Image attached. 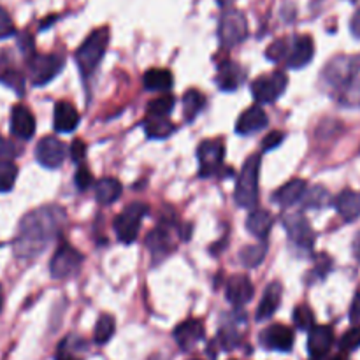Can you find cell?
I'll use <instances>...</instances> for the list:
<instances>
[{"label":"cell","mask_w":360,"mask_h":360,"mask_svg":"<svg viewBox=\"0 0 360 360\" xmlns=\"http://www.w3.org/2000/svg\"><path fill=\"white\" fill-rule=\"evenodd\" d=\"M334 206L345 221L357 220L360 217V192L343 190L334 200Z\"/></svg>","instance_id":"cell-23"},{"label":"cell","mask_w":360,"mask_h":360,"mask_svg":"<svg viewBox=\"0 0 360 360\" xmlns=\"http://www.w3.org/2000/svg\"><path fill=\"white\" fill-rule=\"evenodd\" d=\"M360 72V55L334 56L326 65L322 72V79L333 88H343L348 81L354 79Z\"/></svg>","instance_id":"cell-5"},{"label":"cell","mask_w":360,"mask_h":360,"mask_svg":"<svg viewBox=\"0 0 360 360\" xmlns=\"http://www.w3.org/2000/svg\"><path fill=\"white\" fill-rule=\"evenodd\" d=\"M109 35H111L109 27H101L91 32L86 37V41L77 48L76 62L84 77L90 76L97 69L98 63H101L102 56H104L105 49H108Z\"/></svg>","instance_id":"cell-2"},{"label":"cell","mask_w":360,"mask_h":360,"mask_svg":"<svg viewBox=\"0 0 360 360\" xmlns=\"http://www.w3.org/2000/svg\"><path fill=\"white\" fill-rule=\"evenodd\" d=\"M334 343V333L329 326H313L308 336V352L311 359H322Z\"/></svg>","instance_id":"cell-17"},{"label":"cell","mask_w":360,"mask_h":360,"mask_svg":"<svg viewBox=\"0 0 360 360\" xmlns=\"http://www.w3.org/2000/svg\"><path fill=\"white\" fill-rule=\"evenodd\" d=\"M350 320L354 323L360 322V292L355 295L354 302H352V308H350Z\"/></svg>","instance_id":"cell-48"},{"label":"cell","mask_w":360,"mask_h":360,"mask_svg":"<svg viewBox=\"0 0 360 360\" xmlns=\"http://www.w3.org/2000/svg\"><path fill=\"white\" fill-rule=\"evenodd\" d=\"M267 122H269V118H267L266 111H264L260 105H252V108H248L246 111H243L241 116L238 118L236 132L241 134V136L260 132V130L267 125Z\"/></svg>","instance_id":"cell-19"},{"label":"cell","mask_w":360,"mask_h":360,"mask_svg":"<svg viewBox=\"0 0 360 360\" xmlns=\"http://www.w3.org/2000/svg\"><path fill=\"white\" fill-rule=\"evenodd\" d=\"M340 348L345 354H347V352H355L357 348H360V326L350 329L343 338H341Z\"/></svg>","instance_id":"cell-40"},{"label":"cell","mask_w":360,"mask_h":360,"mask_svg":"<svg viewBox=\"0 0 360 360\" xmlns=\"http://www.w3.org/2000/svg\"><path fill=\"white\" fill-rule=\"evenodd\" d=\"M11 132L18 139L28 141L35 134V118L27 105L16 104L11 111Z\"/></svg>","instance_id":"cell-14"},{"label":"cell","mask_w":360,"mask_h":360,"mask_svg":"<svg viewBox=\"0 0 360 360\" xmlns=\"http://www.w3.org/2000/svg\"><path fill=\"white\" fill-rule=\"evenodd\" d=\"M217 2L220 7H231L236 0H217Z\"/></svg>","instance_id":"cell-51"},{"label":"cell","mask_w":360,"mask_h":360,"mask_svg":"<svg viewBox=\"0 0 360 360\" xmlns=\"http://www.w3.org/2000/svg\"><path fill=\"white\" fill-rule=\"evenodd\" d=\"M63 69V58L55 53L49 55H32L28 60V74L35 86H44L55 79Z\"/></svg>","instance_id":"cell-7"},{"label":"cell","mask_w":360,"mask_h":360,"mask_svg":"<svg viewBox=\"0 0 360 360\" xmlns=\"http://www.w3.org/2000/svg\"><path fill=\"white\" fill-rule=\"evenodd\" d=\"M14 32L16 30H14V23L11 20L9 13L4 7H0V41L14 35Z\"/></svg>","instance_id":"cell-42"},{"label":"cell","mask_w":360,"mask_h":360,"mask_svg":"<svg viewBox=\"0 0 360 360\" xmlns=\"http://www.w3.org/2000/svg\"><path fill=\"white\" fill-rule=\"evenodd\" d=\"M81 347H83V340H77L74 336L65 338L60 343L58 354H56L55 360H83L81 357H77V352L81 350Z\"/></svg>","instance_id":"cell-37"},{"label":"cell","mask_w":360,"mask_h":360,"mask_svg":"<svg viewBox=\"0 0 360 360\" xmlns=\"http://www.w3.org/2000/svg\"><path fill=\"white\" fill-rule=\"evenodd\" d=\"M67 155V148L58 137L46 136L35 146V158L46 169H58L63 164Z\"/></svg>","instance_id":"cell-11"},{"label":"cell","mask_w":360,"mask_h":360,"mask_svg":"<svg viewBox=\"0 0 360 360\" xmlns=\"http://www.w3.org/2000/svg\"><path fill=\"white\" fill-rule=\"evenodd\" d=\"M245 81V70L234 62H224L218 67V76L217 83L218 88L224 91H234L241 86Z\"/></svg>","instance_id":"cell-21"},{"label":"cell","mask_w":360,"mask_h":360,"mask_svg":"<svg viewBox=\"0 0 360 360\" xmlns=\"http://www.w3.org/2000/svg\"><path fill=\"white\" fill-rule=\"evenodd\" d=\"M169 239H171V236H169L167 229L158 227L157 231L150 232V236H148L146 239V245L155 257L165 255V252L171 250V241H169Z\"/></svg>","instance_id":"cell-30"},{"label":"cell","mask_w":360,"mask_h":360,"mask_svg":"<svg viewBox=\"0 0 360 360\" xmlns=\"http://www.w3.org/2000/svg\"><path fill=\"white\" fill-rule=\"evenodd\" d=\"M172 109H174V97L160 95L148 104V116L150 118H169Z\"/></svg>","instance_id":"cell-33"},{"label":"cell","mask_w":360,"mask_h":360,"mask_svg":"<svg viewBox=\"0 0 360 360\" xmlns=\"http://www.w3.org/2000/svg\"><path fill=\"white\" fill-rule=\"evenodd\" d=\"M16 155H18L16 146H14L9 139L0 137V160H14Z\"/></svg>","instance_id":"cell-46"},{"label":"cell","mask_w":360,"mask_h":360,"mask_svg":"<svg viewBox=\"0 0 360 360\" xmlns=\"http://www.w3.org/2000/svg\"><path fill=\"white\" fill-rule=\"evenodd\" d=\"M0 83L4 86L11 88L16 95H23L25 94V77L23 74L18 72V70H6L4 74H0Z\"/></svg>","instance_id":"cell-38"},{"label":"cell","mask_w":360,"mask_h":360,"mask_svg":"<svg viewBox=\"0 0 360 360\" xmlns=\"http://www.w3.org/2000/svg\"><path fill=\"white\" fill-rule=\"evenodd\" d=\"M18 178V167L13 160H0V193L13 190Z\"/></svg>","instance_id":"cell-36"},{"label":"cell","mask_w":360,"mask_h":360,"mask_svg":"<svg viewBox=\"0 0 360 360\" xmlns=\"http://www.w3.org/2000/svg\"><path fill=\"white\" fill-rule=\"evenodd\" d=\"M204 338V326L200 320H185L174 329V341L181 350L190 352Z\"/></svg>","instance_id":"cell-18"},{"label":"cell","mask_w":360,"mask_h":360,"mask_svg":"<svg viewBox=\"0 0 360 360\" xmlns=\"http://www.w3.org/2000/svg\"><path fill=\"white\" fill-rule=\"evenodd\" d=\"M288 86L287 74L276 70V72L266 74V76H259L252 83V94L253 98L260 104H271L276 98L283 95V91Z\"/></svg>","instance_id":"cell-8"},{"label":"cell","mask_w":360,"mask_h":360,"mask_svg":"<svg viewBox=\"0 0 360 360\" xmlns=\"http://www.w3.org/2000/svg\"><path fill=\"white\" fill-rule=\"evenodd\" d=\"M288 238L297 248L311 250L315 245V232L302 214H288L283 221Z\"/></svg>","instance_id":"cell-12"},{"label":"cell","mask_w":360,"mask_h":360,"mask_svg":"<svg viewBox=\"0 0 360 360\" xmlns=\"http://www.w3.org/2000/svg\"><path fill=\"white\" fill-rule=\"evenodd\" d=\"M56 132L69 134L79 125V112L70 102L60 101L55 105V120H53Z\"/></svg>","instance_id":"cell-20"},{"label":"cell","mask_w":360,"mask_h":360,"mask_svg":"<svg viewBox=\"0 0 360 360\" xmlns=\"http://www.w3.org/2000/svg\"><path fill=\"white\" fill-rule=\"evenodd\" d=\"M283 139H285V134L280 132V130H274V132L267 134L262 141V151L274 150V148H278L281 143H283Z\"/></svg>","instance_id":"cell-44"},{"label":"cell","mask_w":360,"mask_h":360,"mask_svg":"<svg viewBox=\"0 0 360 360\" xmlns=\"http://www.w3.org/2000/svg\"><path fill=\"white\" fill-rule=\"evenodd\" d=\"M84 257L74 248L72 245H60L53 255L51 264H49V273L55 280H65V278L74 276L79 271Z\"/></svg>","instance_id":"cell-10"},{"label":"cell","mask_w":360,"mask_h":360,"mask_svg":"<svg viewBox=\"0 0 360 360\" xmlns=\"http://www.w3.org/2000/svg\"><path fill=\"white\" fill-rule=\"evenodd\" d=\"M74 183H76V186L79 190H86L88 186L94 183V176H91V172L88 171L86 167L81 165V167L76 171V176H74Z\"/></svg>","instance_id":"cell-43"},{"label":"cell","mask_w":360,"mask_h":360,"mask_svg":"<svg viewBox=\"0 0 360 360\" xmlns=\"http://www.w3.org/2000/svg\"><path fill=\"white\" fill-rule=\"evenodd\" d=\"M287 55V42L285 41H274L273 44L267 46L266 49V58L271 60V62H278V60H281L283 56Z\"/></svg>","instance_id":"cell-41"},{"label":"cell","mask_w":360,"mask_h":360,"mask_svg":"<svg viewBox=\"0 0 360 360\" xmlns=\"http://www.w3.org/2000/svg\"><path fill=\"white\" fill-rule=\"evenodd\" d=\"M350 30H352V35H354L355 39H359V41H360V7L357 11H355L354 16H352Z\"/></svg>","instance_id":"cell-49"},{"label":"cell","mask_w":360,"mask_h":360,"mask_svg":"<svg viewBox=\"0 0 360 360\" xmlns=\"http://www.w3.org/2000/svg\"><path fill=\"white\" fill-rule=\"evenodd\" d=\"M330 360H347L343 357V355H338V357H334V359H330Z\"/></svg>","instance_id":"cell-53"},{"label":"cell","mask_w":360,"mask_h":360,"mask_svg":"<svg viewBox=\"0 0 360 360\" xmlns=\"http://www.w3.org/2000/svg\"><path fill=\"white\" fill-rule=\"evenodd\" d=\"M67 213L60 206H44L25 214L14 239V253L25 260L41 255L62 232Z\"/></svg>","instance_id":"cell-1"},{"label":"cell","mask_w":360,"mask_h":360,"mask_svg":"<svg viewBox=\"0 0 360 360\" xmlns=\"http://www.w3.org/2000/svg\"><path fill=\"white\" fill-rule=\"evenodd\" d=\"M267 253V246L266 245H252V246H245L239 253V260L245 267L248 269H253V267H259L262 264V260L266 259Z\"/></svg>","instance_id":"cell-31"},{"label":"cell","mask_w":360,"mask_h":360,"mask_svg":"<svg viewBox=\"0 0 360 360\" xmlns=\"http://www.w3.org/2000/svg\"><path fill=\"white\" fill-rule=\"evenodd\" d=\"M248 37V23H246L245 14L239 11H225L218 23V39L224 48H232L236 44H241Z\"/></svg>","instance_id":"cell-6"},{"label":"cell","mask_w":360,"mask_h":360,"mask_svg":"<svg viewBox=\"0 0 360 360\" xmlns=\"http://www.w3.org/2000/svg\"><path fill=\"white\" fill-rule=\"evenodd\" d=\"M70 158H72L74 162H77V164H81V162L84 160V157H86V143L81 139H74L72 144H70Z\"/></svg>","instance_id":"cell-45"},{"label":"cell","mask_w":360,"mask_h":360,"mask_svg":"<svg viewBox=\"0 0 360 360\" xmlns=\"http://www.w3.org/2000/svg\"><path fill=\"white\" fill-rule=\"evenodd\" d=\"M260 160V155H252L239 172L234 190V200L239 207H255L259 199Z\"/></svg>","instance_id":"cell-3"},{"label":"cell","mask_w":360,"mask_h":360,"mask_svg":"<svg viewBox=\"0 0 360 360\" xmlns=\"http://www.w3.org/2000/svg\"><path fill=\"white\" fill-rule=\"evenodd\" d=\"M306 190H308V185H306L304 179L301 178H295V179H290L288 183H285L281 188L276 190V193H274V200H276L280 206H294L295 202H299V200L304 197Z\"/></svg>","instance_id":"cell-24"},{"label":"cell","mask_w":360,"mask_h":360,"mask_svg":"<svg viewBox=\"0 0 360 360\" xmlns=\"http://www.w3.org/2000/svg\"><path fill=\"white\" fill-rule=\"evenodd\" d=\"M340 104L345 108H360V77H354L341 88Z\"/></svg>","instance_id":"cell-34"},{"label":"cell","mask_w":360,"mask_h":360,"mask_svg":"<svg viewBox=\"0 0 360 360\" xmlns=\"http://www.w3.org/2000/svg\"><path fill=\"white\" fill-rule=\"evenodd\" d=\"M206 105V97L199 90H188L183 95V115L186 122H193L202 108Z\"/></svg>","instance_id":"cell-28"},{"label":"cell","mask_w":360,"mask_h":360,"mask_svg":"<svg viewBox=\"0 0 360 360\" xmlns=\"http://www.w3.org/2000/svg\"><path fill=\"white\" fill-rule=\"evenodd\" d=\"M4 306V292H2V285H0V311H2Z\"/></svg>","instance_id":"cell-52"},{"label":"cell","mask_w":360,"mask_h":360,"mask_svg":"<svg viewBox=\"0 0 360 360\" xmlns=\"http://www.w3.org/2000/svg\"><path fill=\"white\" fill-rule=\"evenodd\" d=\"M116 322L111 315H101L94 329V341L97 345H105L115 336Z\"/></svg>","instance_id":"cell-32"},{"label":"cell","mask_w":360,"mask_h":360,"mask_svg":"<svg viewBox=\"0 0 360 360\" xmlns=\"http://www.w3.org/2000/svg\"><path fill=\"white\" fill-rule=\"evenodd\" d=\"M354 253H355V257H357V260L360 262V232H359L357 238H355V241H354Z\"/></svg>","instance_id":"cell-50"},{"label":"cell","mask_w":360,"mask_h":360,"mask_svg":"<svg viewBox=\"0 0 360 360\" xmlns=\"http://www.w3.org/2000/svg\"><path fill=\"white\" fill-rule=\"evenodd\" d=\"M148 206L144 202H132L115 218V232L125 245H132L141 231V221L146 217Z\"/></svg>","instance_id":"cell-4"},{"label":"cell","mask_w":360,"mask_h":360,"mask_svg":"<svg viewBox=\"0 0 360 360\" xmlns=\"http://www.w3.org/2000/svg\"><path fill=\"white\" fill-rule=\"evenodd\" d=\"M197 158H199L200 178H210V176L218 174L225 158L224 139L217 137V139L202 141L197 148Z\"/></svg>","instance_id":"cell-9"},{"label":"cell","mask_w":360,"mask_h":360,"mask_svg":"<svg viewBox=\"0 0 360 360\" xmlns=\"http://www.w3.org/2000/svg\"><path fill=\"white\" fill-rule=\"evenodd\" d=\"M273 224V214L266 210H253L246 218V229H248L250 234L259 239H266L269 236Z\"/></svg>","instance_id":"cell-25"},{"label":"cell","mask_w":360,"mask_h":360,"mask_svg":"<svg viewBox=\"0 0 360 360\" xmlns=\"http://www.w3.org/2000/svg\"><path fill=\"white\" fill-rule=\"evenodd\" d=\"M225 297L236 308H241L246 302L252 301L253 297V283L245 274H238L229 280L227 288H225Z\"/></svg>","instance_id":"cell-16"},{"label":"cell","mask_w":360,"mask_h":360,"mask_svg":"<svg viewBox=\"0 0 360 360\" xmlns=\"http://www.w3.org/2000/svg\"><path fill=\"white\" fill-rule=\"evenodd\" d=\"M294 323L297 329L309 330L315 326V315H313V311L308 306L301 304L294 309Z\"/></svg>","instance_id":"cell-39"},{"label":"cell","mask_w":360,"mask_h":360,"mask_svg":"<svg viewBox=\"0 0 360 360\" xmlns=\"http://www.w3.org/2000/svg\"><path fill=\"white\" fill-rule=\"evenodd\" d=\"M287 67L288 69H302L308 65L315 55V44L309 35H299L292 42L290 51H287Z\"/></svg>","instance_id":"cell-15"},{"label":"cell","mask_w":360,"mask_h":360,"mask_svg":"<svg viewBox=\"0 0 360 360\" xmlns=\"http://www.w3.org/2000/svg\"><path fill=\"white\" fill-rule=\"evenodd\" d=\"M294 330L283 323H274L260 334L262 347L274 352H290L294 347Z\"/></svg>","instance_id":"cell-13"},{"label":"cell","mask_w":360,"mask_h":360,"mask_svg":"<svg viewBox=\"0 0 360 360\" xmlns=\"http://www.w3.org/2000/svg\"><path fill=\"white\" fill-rule=\"evenodd\" d=\"M281 304V283L273 281V283L267 285V288L264 290L262 299H260V304L257 308V320L262 322V320H269L271 316L276 313V309Z\"/></svg>","instance_id":"cell-22"},{"label":"cell","mask_w":360,"mask_h":360,"mask_svg":"<svg viewBox=\"0 0 360 360\" xmlns=\"http://www.w3.org/2000/svg\"><path fill=\"white\" fill-rule=\"evenodd\" d=\"M20 48L21 51H23V55H28L30 56L32 53H34V41H32V37L28 34H23L20 37Z\"/></svg>","instance_id":"cell-47"},{"label":"cell","mask_w":360,"mask_h":360,"mask_svg":"<svg viewBox=\"0 0 360 360\" xmlns=\"http://www.w3.org/2000/svg\"><path fill=\"white\" fill-rule=\"evenodd\" d=\"M122 195V185L115 178H102L95 183V199L98 204H112Z\"/></svg>","instance_id":"cell-26"},{"label":"cell","mask_w":360,"mask_h":360,"mask_svg":"<svg viewBox=\"0 0 360 360\" xmlns=\"http://www.w3.org/2000/svg\"><path fill=\"white\" fill-rule=\"evenodd\" d=\"M176 130V127L167 118H150L144 122V132L150 139H165Z\"/></svg>","instance_id":"cell-29"},{"label":"cell","mask_w":360,"mask_h":360,"mask_svg":"<svg viewBox=\"0 0 360 360\" xmlns=\"http://www.w3.org/2000/svg\"><path fill=\"white\" fill-rule=\"evenodd\" d=\"M172 72L167 69H150L143 77L144 88L150 91H169L172 88Z\"/></svg>","instance_id":"cell-27"},{"label":"cell","mask_w":360,"mask_h":360,"mask_svg":"<svg viewBox=\"0 0 360 360\" xmlns=\"http://www.w3.org/2000/svg\"><path fill=\"white\" fill-rule=\"evenodd\" d=\"M304 206L306 207H311V210H322V207H326L327 204H329L330 200V195H329V190L326 188V186H313V188L306 190L304 193Z\"/></svg>","instance_id":"cell-35"}]
</instances>
